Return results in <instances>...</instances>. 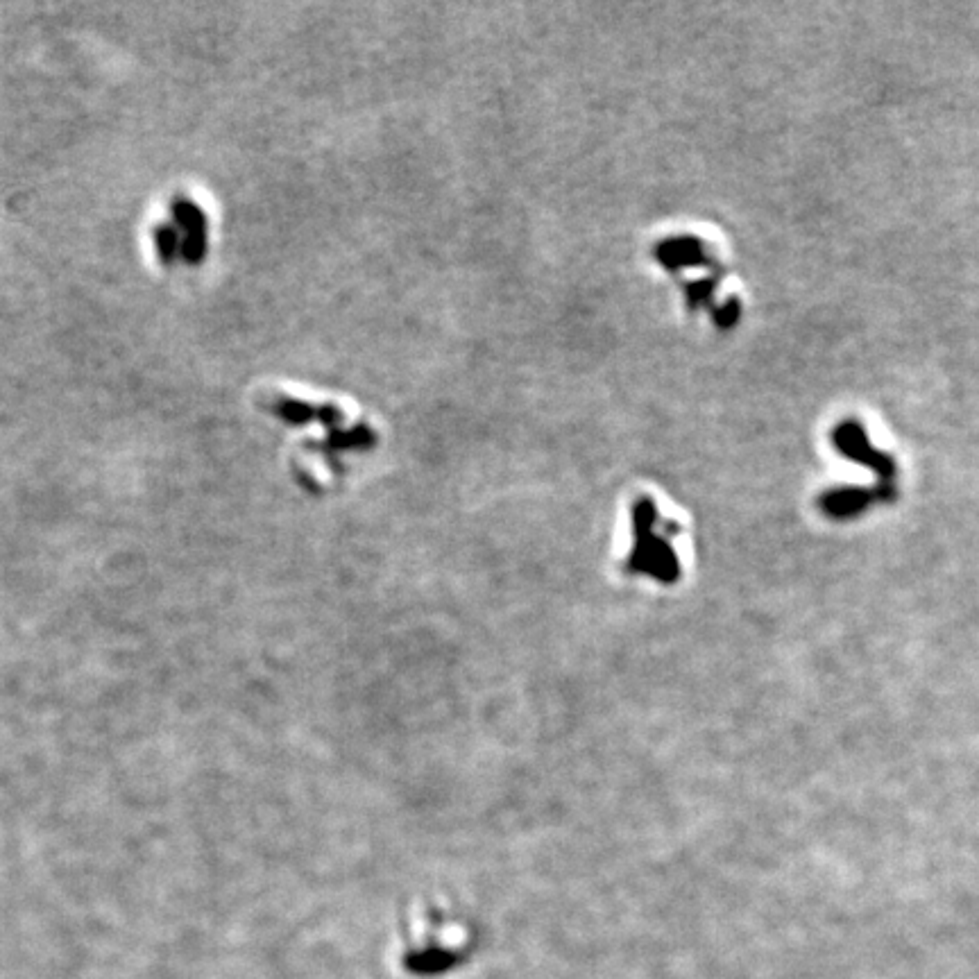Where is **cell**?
Wrapping results in <instances>:
<instances>
[{
    "mask_svg": "<svg viewBox=\"0 0 979 979\" xmlns=\"http://www.w3.org/2000/svg\"><path fill=\"white\" fill-rule=\"evenodd\" d=\"M655 506L651 501H640L633 510V524H635V547L631 558H628V567L633 572H646L662 578L664 583H669L671 578L676 576L678 565L674 549L669 547V542L658 535L655 531Z\"/></svg>",
    "mask_w": 979,
    "mask_h": 979,
    "instance_id": "cell-1",
    "label": "cell"
},
{
    "mask_svg": "<svg viewBox=\"0 0 979 979\" xmlns=\"http://www.w3.org/2000/svg\"><path fill=\"white\" fill-rule=\"evenodd\" d=\"M170 214H173V225L182 238L180 259L191 266L202 263L207 254V216L204 211L189 198H175Z\"/></svg>",
    "mask_w": 979,
    "mask_h": 979,
    "instance_id": "cell-2",
    "label": "cell"
},
{
    "mask_svg": "<svg viewBox=\"0 0 979 979\" xmlns=\"http://www.w3.org/2000/svg\"><path fill=\"white\" fill-rule=\"evenodd\" d=\"M834 442H837L839 449L844 451L848 458H855L859 463H866L878 470L884 479H891L893 476V463L889 456L880 454L873 447H868V442L864 438V431L857 427V424L848 422L844 427H839V431L834 433Z\"/></svg>",
    "mask_w": 979,
    "mask_h": 979,
    "instance_id": "cell-3",
    "label": "cell"
},
{
    "mask_svg": "<svg viewBox=\"0 0 979 979\" xmlns=\"http://www.w3.org/2000/svg\"><path fill=\"white\" fill-rule=\"evenodd\" d=\"M272 411H275L288 424L320 422V424H325V427L334 429L336 424L343 422V415H340L338 408H334V406H311V404L297 402V399H282V402L272 404Z\"/></svg>",
    "mask_w": 979,
    "mask_h": 979,
    "instance_id": "cell-4",
    "label": "cell"
},
{
    "mask_svg": "<svg viewBox=\"0 0 979 979\" xmlns=\"http://www.w3.org/2000/svg\"><path fill=\"white\" fill-rule=\"evenodd\" d=\"M658 257L667 268H678V266H696V263H703L705 259L701 257V245L694 238H683V241H669L660 245Z\"/></svg>",
    "mask_w": 979,
    "mask_h": 979,
    "instance_id": "cell-5",
    "label": "cell"
},
{
    "mask_svg": "<svg viewBox=\"0 0 979 979\" xmlns=\"http://www.w3.org/2000/svg\"><path fill=\"white\" fill-rule=\"evenodd\" d=\"M454 955L447 950H442V948H427V950H420V952H411V955L406 957V966L413 970V973H420V975H436V973H442V970H447L451 964H454Z\"/></svg>",
    "mask_w": 979,
    "mask_h": 979,
    "instance_id": "cell-6",
    "label": "cell"
},
{
    "mask_svg": "<svg viewBox=\"0 0 979 979\" xmlns=\"http://www.w3.org/2000/svg\"><path fill=\"white\" fill-rule=\"evenodd\" d=\"M155 248L159 259L164 263H173L175 259H180L182 238L175 225H159L155 229Z\"/></svg>",
    "mask_w": 979,
    "mask_h": 979,
    "instance_id": "cell-7",
    "label": "cell"
}]
</instances>
